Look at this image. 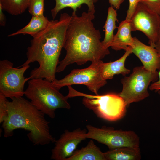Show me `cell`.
Wrapping results in <instances>:
<instances>
[{
	"label": "cell",
	"instance_id": "28",
	"mask_svg": "<svg viewBox=\"0 0 160 160\" xmlns=\"http://www.w3.org/2000/svg\"><path fill=\"white\" fill-rule=\"evenodd\" d=\"M155 48L156 49L160 58V31L157 41L155 44Z\"/></svg>",
	"mask_w": 160,
	"mask_h": 160
},
{
	"label": "cell",
	"instance_id": "18",
	"mask_svg": "<svg viewBox=\"0 0 160 160\" xmlns=\"http://www.w3.org/2000/svg\"><path fill=\"white\" fill-rule=\"evenodd\" d=\"M49 20L44 16H32L28 23L17 31L8 35L10 37L19 34H28L33 37L44 29L47 25Z\"/></svg>",
	"mask_w": 160,
	"mask_h": 160
},
{
	"label": "cell",
	"instance_id": "6",
	"mask_svg": "<svg viewBox=\"0 0 160 160\" xmlns=\"http://www.w3.org/2000/svg\"><path fill=\"white\" fill-rule=\"evenodd\" d=\"M158 78V72L149 71L143 66L136 67L129 76L121 79L122 89L119 95L127 106L141 101L149 96L148 88L150 84L156 81Z\"/></svg>",
	"mask_w": 160,
	"mask_h": 160
},
{
	"label": "cell",
	"instance_id": "20",
	"mask_svg": "<svg viewBox=\"0 0 160 160\" xmlns=\"http://www.w3.org/2000/svg\"><path fill=\"white\" fill-rule=\"evenodd\" d=\"M31 0H0L3 10L12 15L23 13L28 8Z\"/></svg>",
	"mask_w": 160,
	"mask_h": 160
},
{
	"label": "cell",
	"instance_id": "5",
	"mask_svg": "<svg viewBox=\"0 0 160 160\" xmlns=\"http://www.w3.org/2000/svg\"><path fill=\"white\" fill-rule=\"evenodd\" d=\"M68 98L77 96L83 97V105L92 110L99 118L111 121L122 118L127 107L124 99L119 94L108 93L103 95H90L79 92L71 86H67Z\"/></svg>",
	"mask_w": 160,
	"mask_h": 160
},
{
	"label": "cell",
	"instance_id": "3",
	"mask_svg": "<svg viewBox=\"0 0 160 160\" xmlns=\"http://www.w3.org/2000/svg\"><path fill=\"white\" fill-rule=\"evenodd\" d=\"M6 105L8 115L2 124L4 137H11L15 129H22L29 132L27 135L34 145H44L55 142L45 114L31 102L21 97L7 100Z\"/></svg>",
	"mask_w": 160,
	"mask_h": 160
},
{
	"label": "cell",
	"instance_id": "11",
	"mask_svg": "<svg viewBox=\"0 0 160 160\" xmlns=\"http://www.w3.org/2000/svg\"><path fill=\"white\" fill-rule=\"evenodd\" d=\"M86 129L78 128L72 131L65 130L58 139L51 151V158L54 160H66L71 156L79 143L86 139Z\"/></svg>",
	"mask_w": 160,
	"mask_h": 160
},
{
	"label": "cell",
	"instance_id": "23",
	"mask_svg": "<svg viewBox=\"0 0 160 160\" xmlns=\"http://www.w3.org/2000/svg\"><path fill=\"white\" fill-rule=\"evenodd\" d=\"M140 2L160 15V0H140Z\"/></svg>",
	"mask_w": 160,
	"mask_h": 160
},
{
	"label": "cell",
	"instance_id": "8",
	"mask_svg": "<svg viewBox=\"0 0 160 160\" xmlns=\"http://www.w3.org/2000/svg\"><path fill=\"white\" fill-rule=\"evenodd\" d=\"M86 127L87 130L85 135L86 138L95 140L106 145L109 149L140 147L139 137L133 131L115 130L104 126L100 128L90 125Z\"/></svg>",
	"mask_w": 160,
	"mask_h": 160
},
{
	"label": "cell",
	"instance_id": "21",
	"mask_svg": "<svg viewBox=\"0 0 160 160\" xmlns=\"http://www.w3.org/2000/svg\"><path fill=\"white\" fill-rule=\"evenodd\" d=\"M44 0H31L28 7L29 13L32 16H44Z\"/></svg>",
	"mask_w": 160,
	"mask_h": 160
},
{
	"label": "cell",
	"instance_id": "15",
	"mask_svg": "<svg viewBox=\"0 0 160 160\" xmlns=\"http://www.w3.org/2000/svg\"><path fill=\"white\" fill-rule=\"evenodd\" d=\"M66 160H106L102 152L94 143L90 140L87 145L80 149L76 150Z\"/></svg>",
	"mask_w": 160,
	"mask_h": 160
},
{
	"label": "cell",
	"instance_id": "12",
	"mask_svg": "<svg viewBox=\"0 0 160 160\" xmlns=\"http://www.w3.org/2000/svg\"><path fill=\"white\" fill-rule=\"evenodd\" d=\"M133 38V44L130 47L132 53L140 59L143 67L153 72L160 70V58L155 48L144 44L136 37Z\"/></svg>",
	"mask_w": 160,
	"mask_h": 160
},
{
	"label": "cell",
	"instance_id": "26",
	"mask_svg": "<svg viewBox=\"0 0 160 160\" xmlns=\"http://www.w3.org/2000/svg\"><path fill=\"white\" fill-rule=\"evenodd\" d=\"M124 1V0H108L111 6H112L116 10L119 9L121 5Z\"/></svg>",
	"mask_w": 160,
	"mask_h": 160
},
{
	"label": "cell",
	"instance_id": "4",
	"mask_svg": "<svg viewBox=\"0 0 160 160\" xmlns=\"http://www.w3.org/2000/svg\"><path fill=\"white\" fill-rule=\"evenodd\" d=\"M24 95L31 102L45 115L54 119L55 111L58 108L69 109L71 105L66 96H63L52 84L44 79H31Z\"/></svg>",
	"mask_w": 160,
	"mask_h": 160
},
{
	"label": "cell",
	"instance_id": "10",
	"mask_svg": "<svg viewBox=\"0 0 160 160\" xmlns=\"http://www.w3.org/2000/svg\"><path fill=\"white\" fill-rule=\"evenodd\" d=\"M129 22L132 31L143 32L150 45L155 48L160 31V15L139 2Z\"/></svg>",
	"mask_w": 160,
	"mask_h": 160
},
{
	"label": "cell",
	"instance_id": "9",
	"mask_svg": "<svg viewBox=\"0 0 160 160\" xmlns=\"http://www.w3.org/2000/svg\"><path fill=\"white\" fill-rule=\"evenodd\" d=\"M29 65L21 68H14L13 63L7 60L0 61V93L11 99L22 97L24 94V85L30 77L24 74L30 67Z\"/></svg>",
	"mask_w": 160,
	"mask_h": 160
},
{
	"label": "cell",
	"instance_id": "7",
	"mask_svg": "<svg viewBox=\"0 0 160 160\" xmlns=\"http://www.w3.org/2000/svg\"><path fill=\"white\" fill-rule=\"evenodd\" d=\"M104 63L101 60L92 62L88 67L82 69L72 70L63 79L51 82L53 86L58 90L65 86L81 84L85 85L89 90L98 95L100 89L107 83L102 75Z\"/></svg>",
	"mask_w": 160,
	"mask_h": 160
},
{
	"label": "cell",
	"instance_id": "16",
	"mask_svg": "<svg viewBox=\"0 0 160 160\" xmlns=\"http://www.w3.org/2000/svg\"><path fill=\"white\" fill-rule=\"evenodd\" d=\"M106 160H139L141 158L139 147H122L104 153Z\"/></svg>",
	"mask_w": 160,
	"mask_h": 160
},
{
	"label": "cell",
	"instance_id": "1",
	"mask_svg": "<svg viewBox=\"0 0 160 160\" xmlns=\"http://www.w3.org/2000/svg\"><path fill=\"white\" fill-rule=\"evenodd\" d=\"M94 14L83 12L77 16L73 12L65 37L63 48L66 51L64 58L59 62L56 73L63 71L68 65L76 63L81 65L88 61H98L110 53L103 46L99 30L95 29L92 20Z\"/></svg>",
	"mask_w": 160,
	"mask_h": 160
},
{
	"label": "cell",
	"instance_id": "24",
	"mask_svg": "<svg viewBox=\"0 0 160 160\" xmlns=\"http://www.w3.org/2000/svg\"><path fill=\"white\" fill-rule=\"evenodd\" d=\"M140 0H129V5L127 11L125 20L130 22Z\"/></svg>",
	"mask_w": 160,
	"mask_h": 160
},
{
	"label": "cell",
	"instance_id": "17",
	"mask_svg": "<svg viewBox=\"0 0 160 160\" xmlns=\"http://www.w3.org/2000/svg\"><path fill=\"white\" fill-rule=\"evenodd\" d=\"M55 5L51 10V14L53 19H54L58 13L62 9L69 7L72 9L73 12H76L78 8L81 5L86 4L88 7V12L95 13V4L98 0H55Z\"/></svg>",
	"mask_w": 160,
	"mask_h": 160
},
{
	"label": "cell",
	"instance_id": "14",
	"mask_svg": "<svg viewBox=\"0 0 160 160\" xmlns=\"http://www.w3.org/2000/svg\"><path fill=\"white\" fill-rule=\"evenodd\" d=\"M132 53L130 46L125 51L124 55L120 58L113 62L104 63L102 69V75L105 80L113 78L114 75L121 74L125 76L129 73L130 70L126 68L125 63L127 58Z\"/></svg>",
	"mask_w": 160,
	"mask_h": 160
},
{
	"label": "cell",
	"instance_id": "25",
	"mask_svg": "<svg viewBox=\"0 0 160 160\" xmlns=\"http://www.w3.org/2000/svg\"><path fill=\"white\" fill-rule=\"evenodd\" d=\"M158 80L152 83L149 87L151 91H154L160 95V70L158 72Z\"/></svg>",
	"mask_w": 160,
	"mask_h": 160
},
{
	"label": "cell",
	"instance_id": "13",
	"mask_svg": "<svg viewBox=\"0 0 160 160\" xmlns=\"http://www.w3.org/2000/svg\"><path fill=\"white\" fill-rule=\"evenodd\" d=\"M117 28V33L114 35L111 47L116 51L121 49L126 51L129 46H132L134 42L133 38L131 36L129 22L125 20L122 21Z\"/></svg>",
	"mask_w": 160,
	"mask_h": 160
},
{
	"label": "cell",
	"instance_id": "19",
	"mask_svg": "<svg viewBox=\"0 0 160 160\" xmlns=\"http://www.w3.org/2000/svg\"><path fill=\"white\" fill-rule=\"evenodd\" d=\"M116 22H119L117 19L116 10L111 6L108 9L107 19L103 27L105 29V35L102 43L105 49H108L112 43L114 36V31L117 28L116 24Z\"/></svg>",
	"mask_w": 160,
	"mask_h": 160
},
{
	"label": "cell",
	"instance_id": "27",
	"mask_svg": "<svg viewBox=\"0 0 160 160\" xmlns=\"http://www.w3.org/2000/svg\"><path fill=\"white\" fill-rule=\"evenodd\" d=\"M3 9L1 4H0V25L1 26H4L6 23L5 16L3 12Z\"/></svg>",
	"mask_w": 160,
	"mask_h": 160
},
{
	"label": "cell",
	"instance_id": "2",
	"mask_svg": "<svg viewBox=\"0 0 160 160\" xmlns=\"http://www.w3.org/2000/svg\"><path fill=\"white\" fill-rule=\"evenodd\" d=\"M71 16L61 13L59 20H49L47 26L31 41L26 52L27 60L20 67L37 62L38 68L30 72V79H44L50 82L55 80L59 58L63 48Z\"/></svg>",
	"mask_w": 160,
	"mask_h": 160
},
{
	"label": "cell",
	"instance_id": "22",
	"mask_svg": "<svg viewBox=\"0 0 160 160\" xmlns=\"http://www.w3.org/2000/svg\"><path fill=\"white\" fill-rule=\"evenodd\" d=\"M6 97L0 93V123H3L7 116Z\"/></svg>",
	"mask_w": 160,
	"mask_h": 160
}]
</instances>
